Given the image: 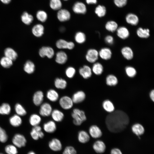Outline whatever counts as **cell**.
Masks as SVG:
<instances>
[{
    "label": "cell",
    "instance_id": "ffe728a7",
    "mask_svg": "<svg viewBox=\"0 0 154 154\" xmlns=\"http://www.w3.org/2000/svg\"><path fill=\"white\" fill-rule=\"evenodd\" d=\"M53 121L57 122L61 121L64 119V113L58 109H55L52 110L51 114Z\"/></svg>",
    "mask_w": 154,
    "mask_h": 154
},
{
    "label": "cell",
    "instance_id": "9f6ffc18",
    "mask_svg": "<svg viewBox=\"0 0 154 154\" xmlns=\"http://www.w3.org/2000/svg\"><path fill=\"white\" fill-rule=\"evenodd\" d=\"M149 97L151 100L154 102V90H151L149 93Z\"/></svg>",
    "mask_w": 154,
    "mask_h": 154
},
{
    "label": "cell",
    "instance_id": "6f0895ef",
    "mask_svg": "<svg viewBox=\"0 0 154 154\" xmlns=\"http://www.w3.org/2000/svg\"><path fill=\"white\" fill-rule=\"evenodd\" d=\"M87 3L88 4H95L97 3V0H86Z\"/></svg>",
    "mask_w": 154,
    "mask_h": 154
},
{
    "label": "cell",
    "instance_id": "7bdbcfd3",
    "mask_svg": "<svg viewBox=\"0 0 154 154\" xmlns=\"http://www.w3.org/2000/svg\"><path fill=\"white\" fill-rule=\"evenodd\" d=\"M62 4L60 0H50V6L54 10H58L61 7Z\"/></svg>",
    "mask_w": 154,
    "mask_h": 154
},
{
    "label": "cell",
    "instance_id": "7c38bea8",
    "mask_svg": "<svg viewBox=\"0 0 154 154\" xmlns=\"http://www.w3.org/2000/svg\"><path fill=\"white\" fill-rule=\"evenodd\" d=\"M86 95L82 91H78L74 93L71 98L74 103L79 104L83 102L85 99Z\"/></svg>",
    "mask_w": 154,
    "mask_h": 154
},
{
    "label": "cell",
    "instance_id": "f546056e",
    "mask_svg": "<svg viewBox=\"0 0 154 154\" xmlns=\"http://www.w3.org/2000/svg\"><path fill=\"white\" fill-rule=\"evenodd\" d=\"M33 19V17L31 15L26 11L24 12L21 16L22 21L27 25H30L32 22Z\"/></svg>",
    "mask_w": 154,
    "mask_h": 154
},
{
    "label": "cell",
    "instance_id": "5bb4252c",
    "mask_svg": "<svg viewBox=\"0 0 154 154\" xmlns=\"http://www.w3.org/2000/svg\"><path fill=\"white\" fill-rule=\"evenodd\" d=\"M56 125L54 121L49 120L44 123L43 129L46 132L48 133H54L56 129Z\"/></svg>",
    "mask_w": 154,
    "mask_h": 154
},
{
    "label": "cell",
    "instance_id": "74e56055",
    "mask_svg": "<svg viewBox=\"0 0 154 154\" xmlns=\"http://www.w3.org/2000/svg\"><path fill=\"white\" fill-rule=\"evenodd\" d=\"M136 33L138 37L141 38H147L150 36V31L147 29L139 27L137 29Z\"/></svg>",
    "mask_w": 154,
    "mask_h": 154
},
{
    "label": "cell",
    "instance_id": "f1b7e54d",
    "mask_svg": "<svg viewBox=\"0 0 154 154\" xmlns=\"http://www.w3.org/2000/svg\"><path fill=\"white\" fill-rule=\"evenodd\" d=\"M4 54L5 56L13 61L16 60L17 57V54L16 52L11 48H6L4 50Z\"/></svg>",
    "mask_w": 154,
    "mask_h": 154
},
{
    "label": "cell",
    "instance_id": "4316f807",
    "mask_svg": "<svg viewBox=\"0 0 154 154\" xmlns=\"http://www.w3.org/2000/svg\"><path fill=\"white\" fill-rule=\"evenodd\" d=\"M102 106L104 109L109 113L115 111V108L114 104L109 100H104L102 102Z\"/></svg>",
    "mask_w": 154,
    "mask_h": 154
},
{
    "label": "cell",
    "instance_id": "9a60e30c",
    "mask_svg": "<svg viewBox=\"0 0 154 154\" xmlns=\"http://www.w3.org/2000/svg\"><path fill=\"white\" fill-rule=\"evenodd\" d=\"M93 148L94 151L97 153H104L106 149V146L102 141L98 140L96 141L93 145Z\"/></svg>",
    "mask_w": 154,
    "mask_h": 154
},
{
    "label": "cell",
    "instance_id": "1f68e13d",
    "mask_svg": "<svg viewBox=\"0 0 154 154\" xmlns=\"http://www.w3.org/2000/svg\"><path fill=\"white\" fill-rule=\"evenodd\" d=\"M127 22L133 25H136L139 22V18L135 15L129 13L127 15L125 18Z\"/></svg>",
    "mask_w": 154,
    "mask_h": 154
},
{
    "label": "cell",
    "instance_id": "94428289",
    "mask_svg": "<svg viewBox=\"0 0 154 154\" xmlns=\"http://www.w3.org/2000/svg\"><path fill=\"white\" fill-rule=\"evenodd\" d=\"M28 154H36L35 152L33 151H30Z\"/></svg>",
    "mask_w": 154,
    "mask_h": 154
},
{
    "label": "cell",
    "instance_id": "bcb514c9",
    "mask_svg": "<svg viewBox=\"0 0 154 154\" xmlns=\"http://www.w3.org/2000/svg\"><path fill=\"white\" fill-rule=\"evenodd\" d=\"M125 70L126 75L130 78L134 77L137 74L136 69L132 66H127L125 68Z\"/></svg>",
    "mask_w": 154,
    "mask_h": 154
},
{
    "label": "cell",
    "instance_id": "60d3db41",
    "mask_svg": "<svg viewBox=\"0 0 154 154\" xmlns=\"http://www.w3.org/2000/svg\"><path fill=\"white\" fill-rule=\"evenodd\" d=\"M105 28L108 31L113 32L116 31L117 29L118 25L114 21H109L106 24Z\"/></svg>",
    "mask_w": 154,
    "mask_h": 154
},
{
    "label": "cell",
    "instance_id": "44dd1931",
    "mask_svg": "<svg viewBox=\"0 0 154 154\" xmlns=\"http://www.w3.org/2000/svg\"><path fill=\"white\" fill-rule=\"evenodd\" d=\"M99 56L102 59L104 60L110 59L112 56L111 50L108 48H102L98 52Z\"/></svg>",
    "mask_w": 154,
    "mask_h": 154
},
{
    "label": "cell",
    "instance_id": "f6af8a7d",
    "mask_svg": "<svg viewBox=\"0 0 154 154\" xmlns=\"http://www.w3.org/2000/svg\"><path fill=\"white\" fill-rule=\"evenodd\" d=\"M95 12L99 17H102L106 14V9L104 6L99 5L96 8Z\"/></svg>",
    "mask_w": 154,
    "mask_h": 154
},
{
    "label": "cell",
    "instance_id": "f5cc1de1",
    "mask_svg": "<svg viewBox=\"0 0 154 154\" xmlns=\"http://www.w3.org/2000/svg\"><path fill=\"white\" fill-rule=\"evenodd\" d=\"M39 132L37 131L32 128L30 134L31 137L33 139L37 140L39 139V137L38 132Z\"/></svg>",
    "mask_w": 154,
    "mask_h": 154
},
{
    "label": "cell",
    "instance_id": "e575fe53",
    "mask_svg": "<svg viewBox=\"0 0 154 154\" xmlns=\"http://www.w3.org/2000/svg\"><path fill=\"white\" fill-rule=\"evenodd\" d=\"M24 70L28 74H32L34 72L35 70V65L32 61L28 60L24 65Z\"/></svg>",
    "mask_w": 154,
    "mask_h": 154
},
{
    "label": "cell",
    "instance_id": "d6986e66",
    "mask_svg": "<svg viewBox=\"0 0 154 154\" xmlns=\"http://www.w3.org/2000/svg\"><path fill=\"white\" fill-rule=\"evenodd\" d=\"M32 32L35 37H41L44 33V27L41 24H36L33 27Z\"/></svg>",
    "mask_w": 154,
    "mask_h": 154
},
{
    "label": "cell",
    "instance_id": "816d5d0a",
    "mask_svg": "<svg viewBox=\"0 0 154 154\" xmlns=\"http://www.w3.org/2000/svg\"><path fill=\"white\" fill-rule=\"evenodd\" d=\"M115 5L117 7H121L125 6L127 3V0H114Z\"/></svg>",
    "mask_w": 154,
    "mask_h": 154
},
{
    "label": "cell",
    "instance_id": "7402d4cb",
    "mask_svg": "<svg viewBox=\"0 0 154 154\" xmlns=\"http://www.w3.org/2000/svg\"><path fill=\"white\" fill-rule=\"evenodd\" d=\"M132 132L137 136H141L144 133L145 129L141 124L137 123L132 125L131 127Z\"/></svg>",
    "mask_w": 154,
    "mask_h": 154
},
{
    "label": "cell",
    "instance_id": "f907efd6",
    "mask_svg": "<svg viewBox=\"0 0 154 154\" xmlns=\"http://www.w3.org/2000/svg\"><path fill=\"white\" fill-rule=\"evenodd\" d=\"M77 152L74 147L72 146L66 147L64 150L62 154H76Z\"/></svg>",
    "mask_w": 154,
    "mask_h": 154
},
{
    "label": "cell",
    "instance_id": "f35d334b",
    "mask_svg": "<svg viewBox=\"0 0 154 154\" xmlns=\"http://www.w3.org/2000/svg\"><path fill=\"white\" fill-rule=\"evenodd\" d=\"M11 108L9 104L3 103L0 106V114L3 115H8L11 112Z\"/></svg>",
    "mask_w": 154,
    "mask_h": 154
},
{
    "label": "cell",
    "instance_id": "484cf974",
    "mask_svg": "<svg viewBox=\"0 0 154 154\" xmlns=\"http://www.w3.org/2000/svg\"><path fill=\"white\" fill-rule=\"evenodd\" d=\"M46 96L49 100L53 102L56 101L59 97L58 93L53 89L48 90L46 92Z\"/></svg>",
    "mask_w": 154,
    "mask_h": 154
},
{
    "label": "cell",
    "instance_id": "ba28073f",
    "mask_svg": "<svg viewBox=\"0 0 154 154\" xmlns=\"http://www.w3.org/2000/svg\"><path fill=\"white\" fill-rule=\"evenodd\" d=\"M52 111L51 105L48 102H45L40 105L39 113L42 116L48 117L51 115Z\"/></svg>",
    "mask_w": 154,
    "mask_h": 154
},
{
    "label": "cell",
    "instance_id": "e0dca14e",
    "mask_svg": "<svg viewBox=\"0 0 154 154\" xmlns=\"http://www.w3.org/2000/svg\"><path fill=\"white\" fill-rule=\"evenodd\" d=\"M44 97V94L42 91L39 90L36 92L33 96L34 104L37 106L40 105L43 101Z\"/></svg>",
    "mask_w": 154,
    "mask_h": 154
},
{
    "label": "cell",
    "instance_id": "6da1fadb",
    "mask_svg": "<svg viewBox=\"0 0 154 154\" xmlns=\"http://www.w3.org/2000/svg\"><path fill=\"white\" fill-rule=\"evenodd\" d=\"M129 119L124 112L119 110L109 113L106 118L105 123L108 130L114 133L123 131L128 125Z\"/></svg>",
    "mask_w": 154,
    "mask_h": 154
},
{
    "label": "cell",
    "instance_id": "11a10c76",
    "mask_svg": "<svg viewBox=\"0 0 154 154\" xmlns=\"http://www.w3.org/2000/svg\"><path fill=\"white\" fill-rule=\"evenodd\" d=\"M111 154H122V153L119 149L115 148L111 150Z\"/></svg>",
    "mask_w": 154,
    "mask_h": 154
},
{
    "label": "cell",
    "instance_id": "680465c9",
    "mask_svg": "<svg viewBox=\"0 0 154 154\" xmlns=\"http://www.w3.org/2000/svg\"><path fill=\"white\" fill-rule=\"evenodd\" d=\"M1 2L5 4H9L11 1V0H0Z\"/></svg>",
    "mask_w": 154,
    "mask_h": 154
},
{
    "label": "cell",
    "instance_id": "6125c7cd",
    "mask_svg": "<svg viewBox=\"0 0 154 154\" xmlns=\"http://www.w3.org/2000/svg\"><path fill=\"white\" fill-rule=\"evenodd\" d=\"M0 154H3L0 153Z\"/></svg>",
    "mask_w": 154,
    "mask_h": 154
},
{
    "label": "cell",
    "instance_id": "91938a15",
    "mask_svg": "<svg viewBox=\"0 0 154 154\" xmlns=\"http://www.w3.org/2000/svg\"><path fill=\"white\" fill-rule=\"evenodd\" d=\"M38 135L39 138H42L44 136V134L43 132L41 131L38 132Z\"/></svg>",
    "mask_w": 154,
    "mask_h": 154
},
{
    "label": "cell",
    "instance_id": "d6a6232c",
    "mask_svg": "<svg viewBox=\"0 0 154 154\" xmlns=\"http://www.w3.org/2000/svg\"><path fill=\"white\" fill-rule=\"evenodd\" d=\"M41 121V118L40 116L35 114H32L29 119V122L30 124L33 127L38 125Z\"/></svg>",
    "mask_w": 154,
    "mask_h": 154
},
{
    "label": "cell",
    "instance_id": "7a4b0ae2",
    "mask_svg": "<svg viewBox=\"0 0 154 154\" xmlns=\"http://www.w3.org/2000/svg\"><path fill=\"white\" fill-rule=\"evenodd\" d=\"M71 115L73 123L77 126L80 125L87 119L84 112L77 108L73 109Z\"/></svg>",
    "mask_w": 154,
    "mask_h": 154
},
{
    "label": "cell",
    "instance_id": "4fadbf2b",
    "mask_svg": "<svg viewBox=\"0 0 154 154\" xmlns=\"http://www.w3.org/2000/svg\"><path fill=\"white\" fill-rule=\"evenodd\" d=\"M68 58V56L66 52L62 51H60L58 52L56 54L55 61L59 64H63L66 62Z\"/></svg>",
    "mask_w": 154,
    "mask_h": 154
},
{
    "label": "cell",
    "instance_id": "4dcf8cb0",
    "mask_svg": "<svg viewBox=\"0 0 154 154\" xmlns=\"http://www.w3.org/2000/svg\"><path fill=\"white\" fill-rule=\"evenodd\" d=\"M55 87L60 89H64L67 86V82L65 80L61 78H56L54 81Z\"/></svg>",
    "mask_w": 154,
    "mask_h": 154
},
{
    "label": "cell",
    "instance_id": "b9f144b4",
    "mask_svg": "<svg viewBox=\"0 0 154 154\" xmlns=\"http://www.w3.org/2000/svg\"><path fill=\"white\" fill-rule=\"evenodd\" d=\"M15 109L17 114L20 116H23L27 114L26 110L20 104L17 103L15 104Z\"/></svg>",
    "mask_w": 154,
    "mask_h": 154
},
{
    "label": "cell",
    "instance_id": "836d02e7",
    "mask_svg": "<svg viewBox=\"0 0 154 154\" xmlns=\"http://www.w3.org/2000/svg\"><path fill=\"white\" fill-rule=\"evenodd\" d=\"M94 63L91 68L92 72L97 75L102 74L103 71V67L102 64L98 62Z\"/></svg>",
    "mask_w": 154,
    "mask_h": 154
},
{
    "label": "cell",
    "instance_id": "db71d44e",
    "mask_svg": "<svg viewBox=\"0 0 154 154\" xmlns=\"http://www.w3.org/2000/svg\"><path fill=\"white\" fill-rule=\"evenodd\" d=\"M106 42L109 44H113L114 42V39L112 36L111 35H108L105 38Z\"/></svg>",
    "mask_w": 154,
    "mask_h": 154
},
{
    "label": "cell",
    "instance_id": "52a82bcc",
    "mask_svg": "<svg viewBox=\"0 0 154 154\" xmlns=\"http://www.w3.org/2000/svg\"><path fill=\"white\" fill-rule=\"evenodd\" d=\"M26 140L22 135L17 133L15 135L12 139V142L15 146L19 148L24 147L26 143Z\"/></svg>",
    "mask_w": 154,
    "mask_h": 154
},
{
    "label": "cell",
    "instance_id": "5b68a950",
    "mask_svg": "<svg viewBox=\"0 0 154 154\" xmlns=\"http://www.w3.org/2000/svg\"><path fill=\"white\" fill-rule=\"evenodd\" d=\"M38 53L42 58L46 56L48 58L51 59L54 56L55 52L54 49L51 47L43 46L40 48Z\"/></svg>",
    "mask_w": 154,
    "mask_h": 154
},
{
    "label": "cell",
    "instance_id": "ab89813d",
    "mask_svg": "<svg viewBox=\"0 0 154 154\" xmlns=\"http://www.w3.org/2000/svg\"><path fill=\"white\" fill-rule=\"evenodd\" d=\"M13 60L5 56L2 57L0 60V64L4 68H8L10 67L13 64Z\"/></svg>",
    "mask_w": 154,
    "mask_h": 154
},
{
    "label": "cell",
    "instance_id": "cb8c5ba5",
    "mask_svg": "<svg viewBox=\"0 0 154 154\" xmlns=\"http://www.w3.org/2000/svg\"><path fill=\"white\" fill-rule=\"evenodd\" d=\"M116 30L117 36L121 39H125L129 36V30L124 27H121L117 28Z\"/></svg>",
    "mask_w": 154,
    "mask_h": 154
},
{
    "label": "cell",
    "instance_id": "c3c4849f",
    "mask_svg": "<svg viewBox=\"0 0 154 154\" xmlns=\"http://www.w3.org/2000/svg\"><path fill=\"white\" fill-rule=\"evenodd\" d=\"M5 151L7 154H17L18 153L15 146L11 145L6 146L5 148Z\"/></svg>",
    "mask_w": 154,
    "mask_h": 154
},
{
    "label": "cell",
    "instance_id": "603a6c76",
    "mask_svg": "<svg viewBox=\"0 0 154 154\" xmlns=\"http://www.w3.org/2000/svg\"><path fill=\"white\" fill-rule=\"evenodd\" d=\"M78 139L80 143H86L90 140V135L86 131L84 130H81L78 133Z\"/></svg>",
    "mask_w": 154,
    "mask_h": 154
},
{
    "label": "cell",
    "instance_id": "681fc988",
    "mask_svg": "<svg viewBox=\"0 0 154 154\" xmlns=\"http://www.w3.org/2000/svg\"><path fill=\"white\" fill-rule=\"evenodd\" d=\"M8 139V136L5 131L0 126V141L2 143L6 142Z\"/></svg>",
    "mask_w": 154,
    "mask_h": 154
},
{
    "label": "cell",
    "instance_id": "8fae6325",
    "mask_svg": "<svg viewBox=\"0 0 154 154\" xmlns=\"http://www.w3.org/2000/svg\"><path fill=\"white\" fill-rule=\"evenodd\" d=\"M79 72L83 78L87 79L91 77L92 72L91 68L90 66L84 65L79 68Z\"/></svg>",
    "mask_w": 154,
    "mask_h": 154
},
{
    "label": "cell",
    "instance_id": "ac0fdd59",
    "mask_svg": "<svg viewBox=\"0 0 154 154\" xmlns=\"http://www.w3.org/2000/svg\"><path fill=\"white\" fill-rule=\"evenodd\" d=\"M73 11L78 14H84L86 11V5L83 3L78 2L76 3L73 7Z\"/></svg>",
    "mask_w": 154,
    "mask_h": 154
},
{
    "label": "cell",
    "instance_id": "8d00e7d4",
    "mask_svg": "<svg viewBox=\"0 0 154 154\" xmlns=\"http://www.w3.org/2000/svg\"><path fill=\"white\" fill-rule=\"evenodd\" d=\"M74 40L76 42L79 44H83L86 41V35L82 32H78L75 35Z\"/></svg>",
    "mask_w": 154,
    "mask_h": 154
},
{
    "label": "cell",
    "instance_id": "277c9868",
    "mask_svg": "<svg viewBox=\"0 0 154 154\" xmlns=\"http://www.w3.org/2000/svg\"><path fill=\"white\" fill-rule=\"evenodd\" d=\"M56 46L59 49L71 50L74 48L75 44L73 42L67 41L64 39H60L56 41Z\"/></svg>",
    "mask_w": 154,
    "mask_h": 154
},
{
    "label": "cell",
    "instance_id": "9c48e42d",
    "mask_svg": "<svg viewBox=\"0 0 154 154\" xmlns=\"http://www.w3.org/2000/svg\"><path fill=\"white\" fill-rule=\"evenodd\" d=\"M49 148L52 151H58L62 148V143L58 139L54 138L49 141L48 144Z\"/></svg>",
    "mask_w": 154,
    "mask_h": 154
},
{
    "label": "cell",
    "instance_id": "d590c367",
    "mask_svg": "<svg viewBox=\"0 0 154 154\" xmlns=\"http://www.w3.org/2000/svg\"><path fill=\"white\" fill-rule=\"evenodd\" d=\"M106 83L110 86H114L117 84L118 80L117 77L113 74L108 75L106 78Z\"/></svg>",
    "mask_w": 154,
    "mask_h": 154
},
{
    "label": "cell",
    "instance_id": "3957f363",
    "mask_svg": "<svg viewBox=\"0 0 154 154\" xmlns=\"http://www.w3.org/2000/svg\"><path fill=\"white\" fill-rule=\"evenodd\" d=\"M74 104L72 98L68 96H63L59 100L60 106L64 110H68L71 108Z\"/></svg>",
    "mask_w": 154,
    "mask_h": 154
},
{
    "label": "cell",
    "instance_id": "8992f818",
    "mask_svg": "<svg viewBox=\"0 0 154 154\" xmlns=\"http://www.w3.org/2000/svg\"><path fill=\"white\" fill-rule=\"evenodd\" d=\"M99 56L98 51L94 48L90 49L87 51L85 58L86 60L90 63H94L98 60Z\"/></svg>",
    "mask_w": 154,
    "mask_h": 154
},
{
    "label": "cell",
    "instance_id": "ee69618b",
    "mask_svg": "<svg viewBox=\"0 0 154 154\" xmlns=\"http://www.w3.org/2000/svg\"><path fill=\"white\" fill-rule=\"evenodd\" d=\"M36 15L37 19L42 22H45L47 18V13L45 12L42 10L38 11Z\"/></svg>",
    "mask_w": 154,
    "mask_h": 154
},
{
    "label": "cell",
    "instance_id": "2e32d148",
    "mask_svg": "<svg viewBox=\"0 0 154 154\" xmlns=\"http://www.w3.org/2000/svg\"><path fill=\"white\" fill-rule=\"evenodd\" d=\"M57 17L60 21L64 22L70 19V14L69 11L66 9H60L57 13Z\"/></svg>",
    "mask_w": 154,
    "mask_h": 154
},
{
    "label": "cell",
    "instance_id": "7dc6e473",
    "mask_svg": "<svg viewBox=\"0 0 154 154\" xmlns=\"http://www.w3.org/2000/svg\"><path fill=\"white\" fill-rule=\"evenodd\" d=\"M76 73L75 69L73 67L69 66L66 69L65 74L66 76L69 78H73Z\"/></svg>",
    "mask_w": 154,
    "mask_h": 154
},
{
    "label": "cell",
    "instance_id": "30bf717a",
    "mask_svg": "<svg viewBox=\"0 0 154 154\" xmlns=\"http://www.w3.org/2000/svg\"><path fill=\"white\" fill-rule=\"evenodd\" d=\"M89 133L90 135L95 139L101 137L102 134L100 129L96 125H93L90 126L89 129Z\"/></svg>",
    "mask_w": 154,
    "mask_h": 154
},
{
    "label": "cell",
    "instance_id": "83f0119b",
    "mask_svg": "<svg viewBox=\"0 0 154 154\" xmlns=\"http://www.w3.org/2000/svg\"><path fill=\"white\" fill-rule=\"evenodd\" d=\"M10 124L13 126L17 127L20 126L22 123V119L20 116L17 114L14 115L9 119Z\"/></svg>",
    "mask_w": 154,
    "mask_h": 154
},
{
    "label": "cell",
    "instance_id": "d4e9b609",
    "mask_svg": "<svg viewBox=\"0 0 154 154\" xmlns=\"http://www.w3.org/2000/svg\"><path fill=\"white\" fill-rule=\"evenodd\" d=\"M121 52L123 57L126 59L130 60L133 56V53L131 48L128 46H125L123 48Z\"/></svg>",
    "mask_w": 154,
    "mask_h": 154
},
{
    "label": "cell",
    "instance_id": "be15d7a7",
    "mask_svg": "<svg viewBox=\"0 0 154 154\" xmlns=\"http://www.w3.org/2000/svg\"><path fill=\"white\" fill-rule=\"evenodd\" d=\"M65 0V1H66V0Z\"/></svg>",
    "mask_w": 154,
    "mask_h": 154
}]
</instances>
